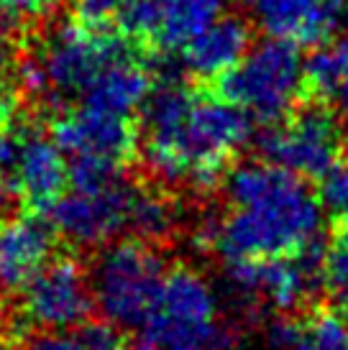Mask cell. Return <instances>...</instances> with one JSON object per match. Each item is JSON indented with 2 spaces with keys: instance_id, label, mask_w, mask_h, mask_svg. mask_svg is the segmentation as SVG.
Wrapping results in <instances>:
<instances>
[{
  "instance_id": "cell-17",
  "label": "cell",
  "mask_w": 348,
  "mask_h": 350,
  "mask_svg": "<svg viewBox=\"0 0 348 350\" xmlns=\"http://www.w3.org/2000/svg\"><path fill=\"white\" fill-rule=\"evenodd\" d=\"M225 10V0H162L159 26L151 39V46L164 54L179 51L192 41L200 31H205Z\"/></svg>"
},
{
  "instance_id": "cell-26",
  "label": "cell",
  "mask_w": 348,
  "mask_h": 350,
  "mask_svg": "<svg viewBox=\"0 0 348 350\" xmlns=\"http://www.w3.org/2000/svg\"><path fill=\"white\" fill-rule=\"evenodd\" d=\"M64 0H0V5L16 18V23H36L49 18Z\"/></svg>"
},
{
  "instance_id": "cell-20",
  "label": "cell",
  "mask_w": 348,
  "mask_h": 350,
  "mask_svg": "<svg viewBox=\"0 0 348 350\" xmlns=\"http://www.w3.org/2000/svg\"><path fill=\"white\" fill-rule=\"evenodd\" d=\"M292 350H348V320L338 310H318L300 322Z\"/></svg>"
},
{
  "instance_id": "cell-6",
  "label": "cell",
  "mask_w": 348,
  "mask_h": 350,
  "mask_svg": "<svg viewBox=\"0 0 348 350\" xmlns=\"http://www.w3.org/2000/svg\"><path fill=\"white\" fill-rule=\"evenodd\" d=\"M218 299L205 276L177 266L164 273L159 299L141 330L162 350H200L205 345L231 348L233 338L218 320Z\"/></svg>"
},
{
  "instance_id": "cell-16",
  "label": "cell",
  "mask_w": 348,
  "mask_h": 350,
  "mask_svg": "<svg viewBox=\"0 0 348 350\" xmlns=\"http://www.w3.org/2000/svg\"><path fill=\"white\" fill-rule=\"evenodd\" d=\"M151 88H154V77H151L149 62L141 51H131L103 67V72L92 79V85L85 90L79 103L110 110L118 116H134L144 105Z\"/></svg>"
},
{
  "instance_id": "cell-24",
  "label": "cell",
  "mask_w": 348,
  "mask_h": 350,
  "mask_svg": "<svg viewBox=\"0 0 348 350\" xmlns=\"http://www.w3.org/2000/svg\"><path fill=\"white\" fill-rule=\"evenodd\" d=\"M79 342L82 350H128L123 332L113 322H85L79 325Z\"/></svg>"
},
{
  "instance_id": "cell-5",
  "label": "cell",
  "mask_w": 348,
  "mask_h": 350,
  "mask_svg": "<svg viewBox=\"0 0 348 350\" xmlns=\"http://www.w3.org/2000/svg\"><path fill=\"white\" fill-rule=\"evenodd\" d=\"M164 273V258L154 243L141 238L105 243L87 273L92 304L121 330L144 327L156 307Z\"/></svg>"
},
{
  "instance_id": "cell-22",
  "label": "cell",
  "mask_w": 348,
  "mask_h": 350,
  "mask_svg": "<svg viewBox=\"0 0 348 350\" xmlns=\"http://www.w3.org/2000/svg\"><path fill=\"white\" fill-rule=\"evenodd\" d=\"M320 282L325 284L333 299L348 304V223L333 235L330 245L323 251Z\"/></svg>"
},
{
  "instance_id": "cell-34",
  "label": "cell",
  "mask_w": 348,
  "mask_h": 350,
  "mask_svg": "<svg viewBox=\"0 0 348 350\" xmlns=\"http://www.w3.org/2000/svg\"><path fill=\"white\" fill-rule=\"evenodd\" d=\"M0 286H3V282H0Z\"/></svg>"
},
{
  "instance_id": "cell-4",
  "label": "cell",
  "mask_w": 348,
  "mask_h": 350,
  "mask_svg": "<svg viewBox=\"0 0 348 350\" xmlns=\"http://www.w3.org/2000/svg\"><path fill=\"white\" fill-rule=\"evenodd\" d=\"M213 95L246 110L261 126L277 123L295 110L305 92L300 44L269 39L251 44L228 72L213 82Z\"/></svg>"
},
{
  "instance_id": "cell-27",
  "label": "cell",
  "mask_w": 348,
  "mask_h": 350,
  "mask_svg": "<svg viewBox=\"0 0 348 350\" xmlns=\"http://www.w3.org/2000/svg\"><path fill=\"white\" fill-rule=\"evenodd\" d=\"M23 350H82L77 332L69 330H41L31 335Z\"/></svg>"
},
{
  "instance_id": "cell-18",
  "label": "cell",
  "mask_w": 348,
  "mask_h": 350,
  "mask_svg": "<svg viewBox=\"0 0 348 350\" xmlns=\"http://www.w3.org/2000/svg\"><path fill=\"white\" fill-rule=\"evenodd\" d=\"M179 207L164 187H136L128 207V230L146 243H162L177 230Z\"/></svg>"
},
{
  "instance_id": "cell-2",
  "label": "cell",
  "mask_w": 348,
  "mask_h": 350,
  "mask_svg": "<svg viewBox=\"0 0 348 350\" xmlns=\"http://www.w3.org/2000/svg\"><path fill=\"white\" fill-rule=\"evenodd\" d=\"M251 133V116L238 105L164 79L141 105L138 148L159 185L210 189Z\"/></svg>"
},
{
  "instance_id": "cell-23",
  "label": "cell",
  "mask_w": 348,
  "mask_h": 350,
  "mask_svg": "<svg viewBox=\"0 0 348 350\" xmlns=\"http://www.w3.org/2000/svg\"><path fill=\"white\" fill-rule=\"evenodd\" d=\"M320 204L323 210H328L333 217H338L348 223V159L336 161L330 166V172L323 176L320 187Z\"/></svg>"
},
{
  "instance_id": "cell-13",
  "label": "cell",
  "mask_w": 348,
  "mask_h": 350,
  "mask_svg": "<svg viewBox=\"0 0 348 350\" xmlns=\"http://www.w3.org/2000/svg\"><path fill=\"white\" fill-rule=\"evenodd\" d=\"M13 179L18 197L36 213L47 207L67 189V161L59 146L34 123H21V144Z\"/></svg>"
},
{
  "instance_id": "cell-3",
  "label": "cell",
  "mask_w": 348,
  "mask_h": 350,
  "mask_svg": "<svg viewBox=\"0 0 348 350\" xmlns=\"http://www.w3.org/2000/svg\"><path fill=\"white\" fill-rule=\"evenodd\" d=\"M138 51L131 39L118 33H90L77 23H64L18 59V85L36 100L62 107L79 100L92 79L113 59Z\"/></svg>"
},
{
  "instance_id": "cell-8",
  "label": "cell",
  "mask_w": 348,
  "mask_h": 350,
  "mask_svg": "<svg viewBox=\"0 0 348 350\" xmlns=\"http://www.w3.org/2000/svg\"><path fill=\"white\" fill-rule=\"evenodd\" d=\"M231 292L243 304H266L282 314L300 310L315 294L320 282L323 251L320 243L295 256L256 258V261H223Z\"/></svg>"
},
{
  "instance_id": "cell-32",
  "label": "cell",
  "mask_w": 348,
  "mask_h": 350,
  "mask_svg": "<svg viewBox=\"0 0 348 350\" xmlns=\"http://www.w3.org/2000/svg\"><path fill=\"white\" fill-rule=\"evenodd\" d=\"M200 350H231V348H225V345H205Z\"/></svg>"
},
{
  "instance_id": "cell-25",
  "label": "cell",
  "mask_w": 348,
  "mask_h": 350,
  "mask_svg": "<svg viewBox=\"0 0 348 350\" xmlns=\"http://www.w3.org/2000/svg\"><path fill=\"white\" fill-rule=\"evenodd\" d=\"M13 44H0V123L13 118L16 105V72H13Z\"/></svg>"
},
{
  "instance_id": "cell-10",
  "label": "cell",
  "mask_w": 348,
  "mask_h": 350,
  "mask_svg": "<svg viewBox=\"0 0 348 350\" xmlns=\"http://www.w3.org/2000/svg\"><path fill=\"white\" fill-rule=\"evenodd\" d=\"M134 185L121 176L118 182L100 189H69L47 207V217L54 233L72 245L97 248L128 230V207Z\"/></svg>"
},
{
  "instance_id": "cell-19",
  "label": "cell",
  "mask_w": 348,
  "mask_h": 350,
  "mask_svg": "<svg viewBox=\"0 0 348 350\" xmlns=\"http://www.w3.org/2000/svg\"><path fill=\"white\" fill-rule=\"evenodd\" d=\"M302 72L308 92L320 100H333L348 77V41L318 44V49L302 62Z\"/></svg>"
},
{
  "instance_id": "cell-21",
  "label": "cell",
  "mask_w": 348,
  "mask_h": 350,
  "mask_svg": "<svg viewBox=\"0 0 348 350\" xmlns=\"http://www.w3.org/2000/svg\"><path fill=\"white\" fill-rule=\"evenodd\" d=\"M126 3L128 0H75L72 21L90 33L123 36L121 23H123V13H126Z\"/></svg>"
},
{
  "instance_id": "cell-7",
  "label": "cell",
  "mask_w": 348,
  "mask_h": 350,
  "mask_svg": "<svg viewBox=\"0 0 348 350\" xmlns=\"http://www.w3.org/2000/svg\"><path fill=\"white\" fill-rule=\"evenodd\" d=\"M343 126L325 105H305L269 123L256 138L264 161L297 176L323 179L343 154Z\"/></svg>"
},
{
  "instance_id": "cell-33",
  "label": "cell",
  "mask_w": 348,
  "mask_h": 350,
  "mask_svg": "<svg viewBox=\"0 0 348 350\" xmlns=\"http://www.w3.org/2000/svg\"><path fill=\"white\" fill-rule=\"evenodd\" d=\"M340 18L346 21V26H348V0L343 3V16H340Z\"/></svg>"
},
{
  "instance_id": "cell-30",
  "label": "cell",
  "mask_w": 348,
  "mask_h": 350,
  "mask_svg": "<svg viewBox=\"0 0 348 350\" xmlns=\"http://www.w3.org/2000/svg\"><path fill=\"white\" fill-rule=\"evenodd\" d=\"M128 350H162V348H159L156 342L149 340V338H144V340H138V342H136V345H131V348H128Z\"/></svg>"
},
{
  "instance_id": "cell-14",
  "label": "cell",
  "mask_w": 348,
  "mask_h": 350,
  "mask_svg": "<svg viewBox=\"0 0 348 350\" xmlns=\"http://www.w3.org/2000/svg\"><path fill=\"white\" fill-rule=\"evenodd\" d=\"M57 233L34 213L13 215L0 223V282L21 289L51 258Z\"/></svg>"
},
{
  "instance_id": "cell-1",
  "label": "cell",
  "mask_w": 348,
  "mask_h": 350,
  "mask_svg": "<svg viewBox=\"0 0 348 350\" xmlns=\"http://www.w3.org/2000/svg\"><path fill=\"white\" fill-rule=\"evenodd\" d=\"M225 213L208 217L197 243L223 261L295 256L320 243L323 204L302 176L269 161H246L223 174Z\"/></svg>"
},
{
  "instance_id": "cell-29",
  "label": "cell",
  "mask_w": 348,
  "mask_h": 350,
  "mask_svg": "<svg viewBox=\"0 0 348 350\" xmlns=\"http://www.w3.org/2000/svg\"><path fill=\"white\" fill-rule=\"evenodd\" d=\"M333 100L338 103L340 110H343V113H346V116H348V77L343 79V85H340V88H338V92H336V98H333Z\"/></svg>"
},
{
  "instance_id": "cell-11",
  "label": "cell",
  "mask_w": 348,
  "mask_h": 350,
  "mask_svg": "<svg viewBox=\"0 0 348 350\" xmlns=\"http://www.w3.org/2000/svg\"><path fill=\"white\" fill-rule=\"evenodd\" d=\"M51 141L69 159H105L126 164L138 151V128L131 116L82 105L62 110L51 123Z\"/></svg>"
},
{
  "instance_id": "cell-15",
  "label": "cell",
  "mask_w": 348,
  "mask_h": 350,
  "mask_svg": "<svg viewBox=\"0 0 348 350\" xmlns=\"http://www.w3.org/2000/svg\"><path fill=\"white\" fill-rule=\"evenodd\" d=\"M251 46V23L241 16H221L179 49V67L195 77L213 82Z\"/></svg>"
},
{
  "instance_id": "cell-28",
  "label": "cell",
  "mask_w": 348,
  "mask_h": 350,
  "mask_svg": "<svg viewBox=\"0 0 348 350\" xmlns=\"http://www.w3.org/2000/svg\"><path fill=\"white\" fill-rule=\"evenodd\" d=\"M16 29H18L16 18H13L8 10L0 5V44H10V39H13V31H16Z\"/></svg>"
},
{
  "instance_id": "cell-12",
  "label": "cell",
  "mask_w": 348,
  "mask_h": 350,
  "mask_svg": "<svg viewBox=\"0 0 348 350\" xmlns=\"http://www.w3.org/2000/svg\"><path fill=\"white\" fill-rule=\"evenodd\" d=\"M269 36L295 44H323L340 23L346 0H241Z\"/></svg>"
},
{
  "instance_id": "cell-31",
  "label": "cell",
  "mask_w": 348,
  "mask_h": 350,
  "mask_svg": "<svg viewBox=\"0 0 348 350\" xmlns=\"http://www.w3.org/2000/svg\"><path fill=\"white\" fill-rule=\"evenodd\" d=\"M0 350H13V340H10L8 332H3V335H0Z\"/></svg>"
},
{
  "instance_id": "cell-9",
  "label": "cell",
  "mask_w": 348,
  "mask_h": 350,
  "mask_svg": "<svg viewBox=\"0 0 348 350\" xmlns=\"http://www.w3.org/2000/svg\"><path fill=\"white\" fill-rule=\"evenodd\" d=\"M90 279L82 263L72 256L49 258L21 286L18 325L39 330H75L92 312Z\"/></svg>"
}]
</instances>
